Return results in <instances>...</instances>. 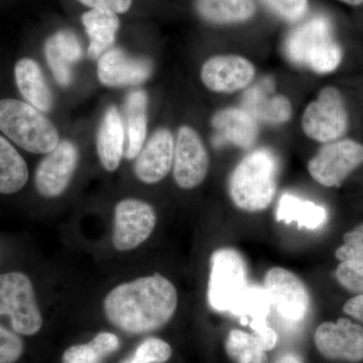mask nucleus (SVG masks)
Masks as SVG:
<instances>
[{
	"label": "nucleus",
	"instance_id": "1",
	"mask_svg": "<svg viewBox=\"0 0 363 363\" xmlns=\"http://www.w3.org/2000/svg\"><path fill=\"white\" fill-rule=\"evenodd\" d=\"M178 306L175 286L161 274L121 284L104 298L105 317L125 333H150L173 318Z\"/></svg>",
	"mask_w": 363,
	"mask_h": 363
},
{
	"label": "nucleus",
	"instance_id": "2",
	"mask_svg": "<svg viewBox=\"0 0 363 363\" xmlns=\"http://www.w3.org/2000/svg\"><path fill=\"white\" fill-rule=\"evenodd\" d=\"M279 173V159L272 150H252L229 177L228 192L233 204L247 212L266 210L276 195Z\"/></svg>",
	"mask_w": 363,
	"mask_h": 363
},
{
	"label": "nucleus",
	"instance_id": "3",
	"mask_svg": "<svg viewBox=\"0 0 363 363\" xmlns=\"http://www.w3.org/2000/svg\"><path fill=\"white\" fill-rule=\"evenodd\" d=\"M284 52L289 61L317 74L332 73L340 66L342 47L327 16L318 14L293 28L286 38Z\"/></svg>",
	"mask_w": 363,
	"mask_h": 363
},
{
	"label": "nucleus",
	"instance_id": "4",
	"mask_svg": "<svg viewBox=\"0 0 363 363\" xmlns=\"http://www.w3.org/2000/svg\"><path fill=\"white\" fill-rule=\"evenodd\" d=\"M0 131L33 154H49L59 145L56 126L45 114L21 100H0Z\"/></svg>",
	"mask_w": 363,
	"mask_h": 363
},
{
	"label": "nucleus",
	"instance_id": "5",
	"mask_svg": "<svg viewBox=\"0 0 363 363\" xmlns=\"http://www.w3.org/2000/svg\"><path fill=\"white\" fill-rule=\"evenodd\" d=\"M0 315L9 316L11 328L21 335H35L42 329L35 289L23 272L0 274Z\"/></svg>",
	"mask_w": 363,
	"mask_h": 363
},
{
	"label": "nucleus",
	"instance_id": "6",
	"mask_svg": "<svg viewBox=\"0 0 363 363\" xmlns=\"http://www.w3.org/2000/svg\"><path fill=\"white\" fill-rule=\"evenodd\" d=\"M208 302L216 311L233 309L247 291V267L242 255L233 248H220L210 259Z\"/></svg>",
	"mask_w": 363,
	"mask_h": 363
},
{
	"label": "nucleus",
	"instance_id": "7",
	"mask_svg": "<svg viewBox=\"0 0 363 363\" xmlns=\"http://www.w3.org/2000/svg\"><path fill=\"white\" fill-rule=\"evenodd\" d=\"M303 131L321 143L341 140L350 128V113L340 90L326 86L317 99L306 107L302 116Z\"/></svg>",
	"mask_w": 363,
	"mask_h": 363
},
{
	"label": "nucleus",
	"instance_id": "8",
	"mask_svg": "<svg viewBox=\"0 0 363 363\" xmlns=\"http://www.w3.org/2000/svg\"><path fill=\"white\" fill-rule=\"evenodd\" d=\"M363 164V145L357 140H338L325 143L308 164L310 175L327 188L340 187Z\"/></svg>",
	"mask_w": 363,
	"mask_h": 363
},
{
	"label": "nucleus",
	"instance_id": "9",
	"mask_svg": "<svg viewBox=\"0 0 363 363\" xmlns=\"http://www.w3.org/2000/svg\"><path fill=\"white\" fill-rule=\"evenodd\" d=\"M320 354L332 362H363V327L350 318L320 324L315 331Z\"/></svg>",
	"mask_w": 363,
	"mask_h": 363
},
{
	"label": "nucleus",
	"instance_id": "10",
	"mask_svg": "<svg viewBox=\"0 0 363 363\" xmlns=\"http://www.w3.org/2000/svg\"><path fill=\"white\" fill-rule=\"evenodd\" d=\"M209 169V155L194 128H179L174 150L173 175L177 185L191 190L201 185Z\"/></svg>",
	"mask_w": 363,
	"mask_h": 363
},
{
	"label": "nucleus",
	"instance_id": "11",
	"mask_svg": "<svg viewBox=\"0 0 363 363\" xmlns=\"http://www.w3.org/2000/svg\"><path fill=\"white\" fill-rule=\"evenodd\" d=\"M156 223V212L149 203L138 199L123 200L114 211V247L126 252L140 247L150 238Z\"/></svg>",
	"mask_w": 363,
	"mask_h": 363
},
{
	"label": "nucleus",
	"instance_id": "12",
	"mask_svg": "<svg viewBox=\"0 0 363 363\" xmlns=\"http://www.w3.org/2000/svg\"><path fill=\"white\" fill-rule=\"evenodd\" d=\"M79 164V150L70 140H62L56 149L38 164L35 185L45 198H56L65 193Z\"/></svg>",
	"mask_w": 363,
	"mask_h": 363
},
{
	"label": "nucleus",
	"instance_id": "13",
	"mask_svg": "<svg viewBox=\"0 0 363 363\" xmlns=\"http://www.w3.org/2000/svg\"><path fill=\"white\" fill-rule=\"evenodd\" d=\"M264 286L281 315L294 322L304 319L309 310V293L294 272L272 267L264 277Z\"/></svg>",
	"mask_w": 363,
	"mask_h": 363
},
{
	"label": "nucleus",
	"instance_id": "14",
	"mask_svg": "<svg viewBox=\"0 0 363 363\" xmlns=\"http://www.w3.org/2000/svg\"><path fill=\"white\" fill-rule=\"evenodd\" d=\"M255 73V65L245 57L219 55L205 62L200 75L207 89L216 93H234L247 88Z\"/></svg>",
	"mask_w": 363,
	"mask_h": 363
},
{
	"label": "nucleus",
	"instance_id": "15",
	"mask_svg": "<svg viewBox=\"0 0 363 363\" xmlns=\"http://www.w3.org/2000/svg\"><path fill=\"white\" fill-rule=\"evenodd\" d=\"M152 74L150 60L131 57L117 48L105 52L98 61V79L106 87L140 85L150 79Z\"/></svg>",
	"mask_w": 363,
	"mask_h": 363
},
{
	"label": "nucleus",
	"instance_id": "16",
	"mask_svg": "<svg viewBox=\"0 0 363 363\" xmlns=\"http://www.w3.org/2000/svg\"><path fill=\"white\" fill-rule=\"evenodd\" d=\"M174 150L173 133L167 128L155 131L136 159V178L145 184H156L164 180L173 168Z\"/></svg>",
	"mask_w": 363,
	"mask_h": 363
},
{
	"label": "nucleus",
	"instance_id": "17",
	"mask_svg": "<svg viewBox=\"0 0 363 363\" xmlns=\"http://www.w3.org/2000/svg\"><path fill=\"white\" fill-rule=\"evenodd\" d=\"M216 147L233 145L247 150L257 142V121L242 108H225L217 112L211 121Z\"/></svg>",
	"mask_w": 363,
	"mask_h": 363
},
{
	"label": "nucleus",
	"instance_id": "18",
	"mask_svg": "<svg viewBox=\"0 0 363 363\" xmlns=\"http://www.w3.org/2000/svg\"><path fill=\"white\" fill-rule=\"evenodd\" d=\"M44 52L48 65L59 85L71 84V66L83 58V49L77 35L68 30H59L45 43Z\"/></svg>",
	"mask_w": 363,
	"mask_h": 363
},
{
	"label": "nucleus",
	"instance_id": "19",
	"mask_svg": "<svg viewBox=\"0 0 363 363\" xmlns=\"http://www.w3.org/2000/svg\"><path fill=\"white\" fill-rule=\"evenodd\" d=\"M269 80H264L248 89L243 95L242 106L257 121L269 124H281L290 121L292 106L283 95L272 94Z\"/></svg>",
	"mask_w": 363,
	"mask_h": 363
},
{
	"label": "nucleus",
	"instance_id": "20",
	"mask_svg": "<svg viewBox=\"0 0 363 363\" xmlns=\"http://www.w3.org/2000/svg\"><path fill=\"white\" fill-rule=\"evenodd\" d=\"M149 96L145 90L131 91L123 106V126L125 133V159L138 157L145 145L147 131Z\"/></svg>",
	"mask_w": 363,
	"mask_h": 363
},
{
	"label": "nucleus",
	"instance_id": "21",
	"mask_svg": "<svg viewBox=\"0 0 363 363\" xmlns=\"http://www.w3.org/2000/svg\"><path fill=\"white\" fill-rule=\"evenodd\" d=\"M96 147L102 167L114 172L121 164L125 147V133L123 117L116 106L105 111L97 131Z\"/></svg>",
	"mask_w": 363,
	"mask_h": 363
},
{
	"label": "nucleus",
	"instance_id": "22",
	"mask_svg": "<svg viewBox=\"0 0 363 363\" xmlns=\"http://www.w3.org/2000/svg\"><path fill=\"white\" fill-rule=\"evenodd\" d=\"M14 77L21 94L28 104L43 113L52 111L54 96L42 69L35 60L21 59L14 67Z\"/></svg>",
	"mask_w": 363,
	"mask_h": 363
},
{
	"label": "nucleus",
	"instance_id": "23",
	"mask_svg": "<svg viewBox=\"0 0 363 363\" xmlns=\"http://www.w3.org/2000/svg\"><path fill=\"white\" fill-rule=\"evenodd\" d=\"M82 23L90 39L88 56L99 58L116 42L121 26L118 16L109 9H92L83 14Z\"/></svg>",
	"mask_w": 363,
	"mask_h": 363
},
{
	"label": "nucleus",
	"instance_id": "24",
	"mask_svg": "<svg viewBox=\"0 0 363 363\" xmlns=\"http://www.w3.org/2000/svg\"><path fill=\"white\" fill-rule=\"evenodd\" d=\"M200 18L213 25L245 23L257 13L253 0H196Z\"/></svg>",
	"mask_w": 363,
	"mask_h": 363
},
{
	"label": "nucleus",
	"instance_id": "25",
	"mask_svg": "<svg viewBox=\"0 0 363 363\" xmlns=\"http://www.w3.org/2000/svg\"><path fill=\"white\" fill-rule=\"evenodd\" d=\"M276 218L286 224L297 223L301 228L303 227L315 230L326 223L328 215L324 207L314 202L297 196L285 194L279 198Z\"/></svg>",
	"mask_w": 363,
	"mask_h": 363
},
{
	"label": "nucleus",
	"instance_id": "26",
	"mask_svg": "<svg viewBox=\"0 0 363 363\" xmlns=\"http://www.w3.org/2000/svg\"><path fill=\"white\" fill-rule=\"evenodd\" d=\"M28 180V164L20 152L0 135V194H14Z\"/></svg>",
	"mask_w": 363,
	"mask_h": 363
},
{
	"label": "nucleus",
	"instance_id": "27",
	"mask_svg": "<svg viewBox=\"0 0 363 363\" xmlns=\"http://www.w3.org/2000/svg\"><path fill=\"white\" fill-rule=\"evenodd\" d=\"M116 334L101 332L90 342L71 346L64 352L62 363H102L104 358L119 348Z\"/></svg>",
	"mask_w": 363,
	"mask_h": 363
},
{
	"label": "nucleus",
	"instance_id": "28",
	"mask_svg": "<svg viewBox=\"0 0 363 363\" xmlns=\"http://www.w3.org/2000/svg\"><path fill=\"white\" fill-rule=\"evenodd\" d=\"M225 350L236 363H269L267 351L255 333L233 329L226 339Z\"/></svg>",
	"mask_w": 363,
	"mask_h": 363
},
{
	"label": "nucleus",
	"instance_id": "29",
	"mask_svg": "<svg viewBox=\"0 0 363 363\" xmlns=\"http://www.w3.org/2000/svg\"><path fill=\"white\" fill-rule=\"evenodd\" d=\"M172 357L171 345L162 339H145L135 353L121 363H164Z\"/></svg>",
	"mask_w": 363,
	"mask_h": 363
},
{
	"label": "nucleus",
	"instance_id": "30",
	"mask_svg": "<svg viewBox=\"0 0 363 363\" xmlns=\"http://www.w3.org/2000/svg\"><path fill=\"white\" fill-rule=\"evenodd\" d=\"M335 278L339 285L348 292L363 295L362 260H345L336 267Z\"/></svg>",
	"mask_w": 363,
	"mask_h": 363
},
{
	"label": "nucleus",
	"instance_id": "31",
	"mask_svg": "<svg viewBox=\"0 0 363 363\" xmlns=\"http://www.w3.org/2000/svg\"><path fill=\"white\" fill-rule=\"evenodd\" d=\"M281 20L296 23L304 16L309 0H260Z\"/></svg>",
	"mask_w": 363,
	"mask_h": 363
},
{
	"label": "nucleus",
	"instance_id": "32",
	"mask_svg": "<svg viewBox=\"0 0 363 363\" xmlns=\"http://www.w3.org/2000/svg\"><path fill=\"white\" fill-rule=\"evenodd\" d=\"M335 257L339 262H363V223L344 234L343 243L336 250Z\"/></svg>",
	"mask_w": 363,
	"mask_h": 363
},
{
	"label": "nucleus",
	"instance_id": "33",
	"mask_svg": "<svg viewBox=\"0 0 363 363\" xmlns=\"http://www.w3.org/2000/svg\"><path fill=\"white\" fill-rule=\"evenodd\" d=\"M23 352V340L0 325V363H16Z\"/></svg>",
	"mask_w": 363,
	"mask_h": 363
},
{
	"label": "nucleus",
	"instance_id": "34",
	"mask_svg": "<svg viewBox=\"0 0 363 363\" xmlns=\"http://www.w3.org/2000/svg\"><path fill=\"white\" fill-rule=\"evenodd\" d=\"M91 9H109L116 13H124L130 9L133 0H78Z\"/></svg>",
	"mask_w": 363,
	"mask_h": 363
},
{
	"label": "nucleus",
	"instance_id": "35",
	"mask_svg": "<svg viewBox=\"0 0 363 363\" xmlns=\"http://www.w3.org/2000/svg\"><path fill=\"white\" fill-rule=\"evenodd\" d=\"M343 312L363 324V295L350 298L343 306Z\"/></svg>",
	"mask_w": 363,
	"mask_h": 363
},
{
	"label": "nucleus",
	"instance_id": "36",
	"mask_svg": "<svg viewBox=\"0 0 363 363\" xmlns=\"http://www.w3.org/2000/svg\"><path fill=\"white\" fill-rule=\"evenodd\" d=\"M255 334L259 338L264 351L272 350L276 346L278 337H277L276 332L272 330L271 327L260 326L255 330Z\"/></svg>",
	"mask_w": 363,
	"mask_h": 363
},
{
	"label": "nucleus",
	"instance_id": "37",
	"mask_svg": "<svg viewBox=\"0 0 363 363\" xmlns=\"http://www.w3.org/2000/svg\"><path fill=\"white\" fill-rule=\"evenodd\" d=\"M274 363H305L303 357L296 352H286L279 355Z\"/></svg>",
	"mask_w": 363,
	"mask_h": 363
},
{
	"label": "nucleus",
	"instance_id": "38",
	"mask_svg": "<svg viewBox=\"0 0 363 363\" xmlns=\"http://www.w3.org/2000/svg\"><path fill=\"white\" fill-rule=\"evenodd\" d=\"M339 1L351 6H359L363 4V0H339Z\"/></svg>",
	"mask_w": 363,
	"mask_h": 363
}]
</instances>
